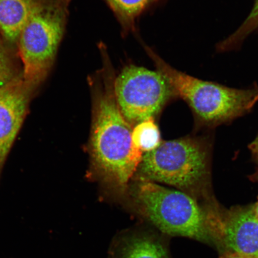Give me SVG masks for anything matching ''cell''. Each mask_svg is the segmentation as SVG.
I'll return each mask as SVG.
<instances>
[{"instance_id":"9c48e42d","label":"cell","mask_w":258,"mask_h":258,"mask_svg":"<svg viewBox=\"0 0 258 258\" xmlns=\"http://www.w3.org/2000/svg\"><path fill=\"white\" fill-rule=\"evenodd\" d=\"M119 239L118 258H170L165 242L157 234L137 231L122 235Z\"/></svg>"},{"instance_id":"30bf717a","label":"cell","mask_w":258,"mask_h":258,"mask_svg":"<svg viewBox=\"0 0 258 258\" xmlns=\"http://www.w3.org/2000/svg\"><path fill=\"white\" fill-rule=\"evenodd\" d=\"M38 0H0V38L17 44L19 35Z\"/></svg>"},{"instance_id":"9a60e30c","label":"cell","mask_w":258,"mask_h":258,"mask_svg":"<svg viewBox=\"0 0 258 258\" xmlns=\"http://www.w3.org/2000/svg\"><path fill=\"white\" fill-rule=\"evenodd\" d=\"M249 150L253 155L254 160H255L258 166V136L249 146Z\"/></svg>"},{"instance_id":"2e32d148","label":"cell","mask_w":258,"mask_h":258,"mask_svg":"<svg viewBox=\"0 0 258 258\" xmlns=\"http://www.w3.org/2000/svg\"><path fill=\"white\" fill-rule=\"evenodd\" d=\"M220 258H251L237 253L231 252V251H227V252L222 254Z\"/></svg>"},{"instance_id":"5b68a950","label":"cell","mask_w":258,"mask_h":258,"mask_svg":"<svg viewBox=\"0 0 258 258\" xmlns=\"http://www.w3.org/2000/svg\"><path fill=\"white\" fill-rule=\"evenodd\" d=\"M71 0H38L17 43L26 83L35 88L55 59L66 31Z\"/></svg>"},{"instance_id":"7a4b0ae2","label":"cell","mask_w":258,"mask_h":258,"mask_svg":"<svg viewBox=\"0 0 258 258\" xmlns=\"http://www.w3.org/2000/svg\"><path fill=\"white\" fill-rule=\"evenodd\" d=\"M138 169L143 178L176 187L194 198L215 203L212 196L211 148L201 139L161 142L145 153Z\"/></svg>"},{"instance_id":"8fae6325","label":"cell","mask_w":258,"mask_h":258,"mask_svg":"<svg viewBox=\"0 0 258 258\" xmlns=\"http://www.w3.org/2000/svg\"><path fill=\"white\" fill-rule=\"evenodd\" d=\"M120 26L121 35L126 37L137 34L139 20L167 0H102Z\"/></svg>"},{"instance_id":"e0dca14e","label":"cell","mask_w":258,"mask_h":258,"mask_svg":"<svg viewBox=\"0 0 258 258\" xmlns=\"http://www.w3.org/2000/svg\"><path fill=\"white\" fill-rule=\"evenodd\" d=\"M257 180H258V175H257ZM253 211L254 212V214H255L257 218H258V200L257 202L253 206Z\"/></svg>"},{"instance_id":"ba28073f","label":"cell","mask_w":258,"mask_h":258,"mask_svg":"<svg viewBox=\"0 0 258 258\" xmlns=\"http://www.w3.org/2000/svg\"><path fill=\"white\" fill-rule=\"evenodd\" d=\"M34 90L22 76L0 88V168L23 123Z\"/></svg>"},{"instance_id":"277c9868","label":"cell","mask_w":258,"mask_h":258,"mask_svg":"<svg viewBox=\"0 0 258 258\" xmlns=\"http://www.w3.org/2000/svg\"><path fill=\"white\" fill-rule=\"evenodd\" d=\"M134 191L141 214L163 233L214 241L208 210L193 197L144 178L137 183Z\"/></svg>"},{"instance_id":"52a82bcc","label":"cell","mask_w":258,"mask_h":258,"mask_svg":"<svg viewBox=\"0 0 258 258\" xmlns=\"http://www.w3.org/2000/svg\"><path fill=\"white\" fill-rule=\"evenodd\" d=\"M208 209L214 241L227 251L258 258V218L253 206L222 211L216 205Z\"/></svg>"},{"instance_id":"4fadbf2b","label":"cell","mask_w":258,"mask_h":258,"mask_svg":"<svg viewBox=\"0 0 258 258\" xmlns=\"http://www.w3.org/2000/svg\"><path fill=\"white\" fill-rule=\"evenodd\" d=\"M132 138L135 147L143 153L156 149L161 143L159 129L154 118L138 122L132 130Z\"/></svg>"},{"instance_id":"8992f818","label":"cell","mask_w":258,"mask_h":258,"mask_svg":"<svg viewBox=\"0 0 258 258\" xmlns=\"http://www.w3.org/2000/svg\"><path fill=\"white\" fill-rule=\"evenodd\" d=\"M114 94L119 109L131 124L154 118L167 102L177 98L162 74L131 63L117 73Z\"/></svg>"},{"instance_id":"5bb4252c","label":"cell","mask_w":258,"mask_h":258,"mask_svg":"<svg viewBox=\"0 0 258 258\" xmlns=\"http://www.w3.org/2000/svg\"><path fill=\"white\" fill-rule=\"evenodd\" d=\"M5 43L0 38V88L19 76L14 58Z\"/></svg>"},{"instance_id":"6da1fadb","label":"cell","mask_w":258,"mask_h":258,"mask_svg":"<svg viewBox=\"0 0 258 258\" xmlns=\"http://www.w3.org/2000/svg\"><path fill=\"white\" fill-rule=\"evenodd\" d=\"M98 48L102 67L88 79L93 102L90 158L93 169L103 181L124 190L138 169L144 153L135 147L133 129L116 102L117 73L108 48L102 42L98 44Z\"/></svg>"},{"instance_id":"3957f363","label":"cell","mask_w":258,"mask_h":258,"mask_svg":"<svg viewBox=\"0 0 258 258\" xmlns=\"http://www.w3.org/2000/svg\"><path fill=\"white\" fill-rule=\"evenodd\" d=\"M156 70L173 86L206 127H215L249 112L258 102V84L236 89L188 75L166 62L152 48L141 42Z\"/></svg>"},{"instance_id":"7c38bea8","label":"cell","mask_w":258,"mask_h":258,"mask_svg":"<svg viewBox=\"0 0 258 258\" xmlns=\"http://www.w3.org/2000/svg\"><path fill=\"white\" fill-rule=\"evenodd\" d=\"M256 31H258V0L254 1L249 14L239 28L217 45V50L223 53L238 49L247 37Z\"/></svg>"}]
</instances>
